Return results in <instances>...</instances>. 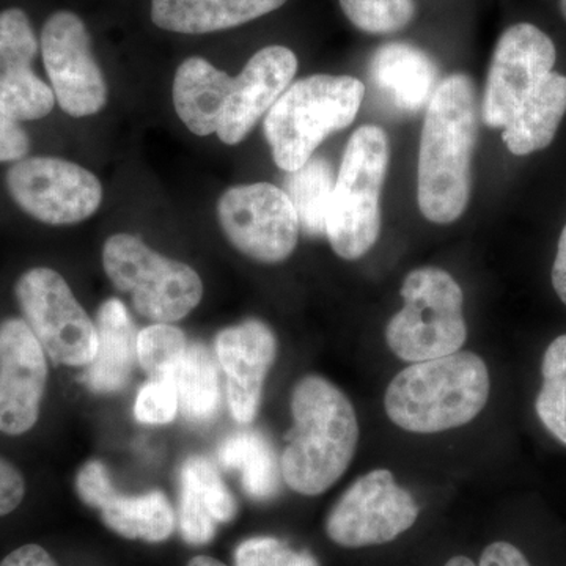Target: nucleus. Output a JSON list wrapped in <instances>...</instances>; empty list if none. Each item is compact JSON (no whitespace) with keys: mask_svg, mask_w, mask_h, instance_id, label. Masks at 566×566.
<instances>
[{"mask_svg":"<svg viewBox=\"0 0 566 566\" xmlns=\"http://www.w3.org/2000/svg\"><path fill=\"white\" fill-rule=\"evenodd\" d=\"M553 40L520 22L502 33L488 73L482 118L504 129L502 140L516 156L545 150L566 114V76L554 71Z\"/></svg>","mask_w":566,"mask_h":566,"instance_id":"f257e3e1","label":"nucleus"},{"mask_svg":"<svg viewBox=\"0 0 566 566\" xmlns=\"http://www.w3.org/2000/svg\"><path fill=\"white\" fill-rule=\"evenodd\" d=\"M476 137L474 82L463 73L447 76L427 104L420 136L417 200L428 221L452 223L468 208Z\"/></svg>","mask_w":566,"mask_h":566,"instance_id":"f03ea898","label":"nucleus"},{"mask_svg":"<svg viewBox=\"0 0 566 566\" xmlns=\"http://www.w3.org/2000/svg\"><path fill=\"white\" fill-rule=\"evenodd\" d=\"M364 93L356 77L333 74H315L290 85L264 118V134L277 167L294 172L331 134L348 128Z\"/></svg>","mask_w":566,"mask_h":566,"instance_id":"39448f33","label":"nucleus"},{"mask_svg":"<svg viewBox=\"0 0 566 566\" xmlns=\"http://www.w3.org/2000/svg\"><path fill=\"white\" fill-rule=\"evenodd\" d=\"M234 566H319L307 551L293 549L274 536H253L234 551Z\"/></svg>","mask_w":566,"mask_h":566,"instance_id":"c756f323","label":"nucleus"},{"mask_svg":"<svg viewBox=\"0 0 566 566\" xmlns=\"http://www.w3.org/2000/svg\"><path fill=\"white\" fill-rule=\"evenodd\" d=\"M419 506L392 472L376 469L353 483L331 510L327 536L338 546L385 545L415 526Z\"/></svg>","mask_w":566,"mask_h":566,"instance_id":"f8f14e48","label":"nucleus"},{"mask_svg":"<svg viewBox=\"0 0 566 566\" xmlns=\"http://www.w3.org/2000/svg\"><path fill=\"white\" fill-rule=\"evenodd\" d=\"M188 566H227L222 562L216 560V558L208 556H197L189 562Z\"/></svg>","mask_w":566,"mask_h":566,"instance_id":"e433bc0d","label":"nucleus"},{"mask_svg":"<svg viewBox=\"0 0 566 566\" xmlns=\"http://www.w3.org/2000/svg\"><path fill=\"white\" fill-rule=\"evenodd\" d=\"M31 140L21 128L20 122L13 120L0 109V163H18L28 155Z\"/></svg>","mask_w":566,"mask_h":566,"instance_id":"2f4dec72","label":"nucleus"},{"mask_svg":"<svg viewBox=\"0 0 566 566\" xmlns=\"http://www.w3.org/2000/svg\"><path fill=\"white\" fill-rule=\"evenodd\" d=\"M542 375L543 386L536 397V415L547 431L566 446V334L547 346Z\"/></svg>","mask_w":566,"mask_h":566,"instance_id":"bb28decb","label":"nucleus"},{"mask_svg":"<svg viewBox=\"0 0 566 566\" xmlns=\"http://www.w3.org/2000/svg\"><path fill=\"white\" fill-rule=\"evenodd\" d=\"M292 412L281 458L283 480L296 493L323 494L352 464L359 441L356 411L337 386L308 375L294 386Z\"/></svg>","mask_w":566,"mask_h":566,"instance_id":"7ed1b4c3","label":"nucleus"},{"mask_svg":"<svg viewBox=\"0 0 566 566\" xmlns=\"http://www.w3.org/2000/svg\"><path fill=\"white\" fill-rule=\"evenodd\" d=\"M188 346L181 329L156 323L137 335V360L151 379H174Z\"/></svg>","mask_w":566,"mask_h":566,"instance_id":"cd10ccee","label":"nucleus"},{"mask_svg":"<svg viewBox=\"0 0 566 566\" xmlns=\"http://www.w3.org/2000/svg\"><path fill=\"white\" fill-rule=\"evenodd\" d=\"M103 266L120 292L132 294L134 308L151 322H180L202 301V279L191 266L153 251L134 234L118 233L106 241Z\"/></svg>","mask_w":566,"mask_h":566,"instance_id":"6e6552de","label":"nucleus"},{"mask_svg":"<svg viewBox=\"0 0 566 566\" xmlns=\"http://www.w3.org/2000/svg\"><path fill=\"white\" fill-rule=\"evenodd\" d=\"M48 381L46 353L24 319L0 323V431L18 436L40 416Z\"/></svg>","mask_w":566,"mask_h":566,"instance_id":"4468645a","label":"nucleus"},{"mask_svg":"<svg viewBox=\"0 0 566 566\" xmlns=\"http://www.w3.org/2000/svg\"><path fill=\"white\" fill-rule=\"evenodd\" d=\"M335 178L331 163L319 156H312L303 167L286 175L283 191L292 200L301 229L311 237H326Z\"/></svg>","mask_w":566,"mask_h":566,"instance_id":"a878e982","label":"nucleus"},{"mask_svg":"<svg viewBox=\"0 0 566 566\" xmlns=\"http://www.w3.org/2000/svg\"><path fill=\"white\" fill-rule=\"evenodd\" d=\"M14 202L36 221L71 226L92 218L102 207V182L80 164L50 156L14 163L7 174Z\"/></svg>","mask_w":566,"mask_h":566,"instance_id":"9b49d317","label":"nucleus"},{"mask_svg":"<svg viewBox=\"0 0 566 566\" xmlns=\"http://www.w3.org/2000/svg\"><path fill=\"white\" fill-rule=\"evenodd\" d=\"M218 218L230 243L256 262H283L300 240V219L292 200L270 182L234 186L223 192Z\"/></svg>","mask_w":566,"mask_h":566,"instance_id":"9d476101","label":"nucleus"},{"mask_svg":"<svg viewBox=\"0 0 566 566\" xmlns=\"http://www.w3.org/2000/svg\"><path fill=\"white\" fill-rule=\"evenodd\" d=\"M17 297L24 322L52 363L84 367L95 359L98 335L61 274L50 268H33L17 283Z\"/></svg>","mask_w":566,"mask_h":566,"instance_id":"1a4fd4ad","label":"nucleus"},{"mask_svg":"<svg viewBox=\"0 0 566 566\" xmlns=\"http://www.w3.org/2000/svg\"><path fill=\"white\" fill-rule=\"evenodd\" d=\"M95 326L98 348L82 381L92 392H120L132 379L139 334L136 333L128 308L117 297L103 303Z\"/></svg>","mask_w":566,"mask_h":566,"instance_id":"aec40b11","label":"nucleus"},{"mask_svg":"<svg viewBox=\"0 0 566 566\" xmlns=\"http://www.w3.org/2000/svg\"><path fill=\"white\" fill-rule=\"evenodd\" d=\"M297 57L285 46H268L256 52L243 71L233 77V87L219 122V139L227 145L243 142L264 114L292 85Z\"/></svg>","mask_w":566,"mask_h":566,"instance_id":"a211bd4d","label":"nucleus"},{"mask_svg":"<svg viewBox=\"0 0 566 566\" xmlns=\"http://www.w3.org/2000/svg\"><path fill=\"white\" fill-rule=\"evenodd\" d=\"M0 566H57V564L43 547L24 545L3 558Z\"/></svg>","mask_w":566,"mask_h":566,"instance_id":"f704fd0d","label":"nucleus"},{"mask_svg":"<svg viewBox=\"0 0 566 566\" xmlns=\"http://www.w3.org/2000/svg\"><path fill=\"white\" fill-rule=\"evenodd\" d=\"M216 356L226 374L227 401L234 419L251 423L259 412L264 379L277 356V338L260 319L227 327L216 337Z\"/></svg>","mask_w":566,"mask_h":566,"instance_id":"dca6fc26","label":"nucleus"},{"mask_svg":"<svg viewBox=\"0 0 566 566\" xmlns=\"http://www.w3.org/2000/svg\"><path fill=\"white\" fill-rule=\"evenodd\" d=\"M180 482L182 538L189 545H207L214 538L218 524L229 523L237 516V499L205 457H189L182 463Z\"/></svg>","mask_w":566,"mask_h":566,"instance_id":"6ab92c4d","label":"nucleus"},{"mask_svg":"<svg viewBox=\"0 0 566 566\" xmlns=\"http://www.w3.org/2000/svg\"><path fill=\"white\" fill-rule=\"evenodd\" d=\"M479 566H531V564L516 546L506 542H495L483 551Z\"/></svg>","mask_w":566,"mask_h":566,"instance_id":"72a5a7b5","label":"nucleus"},{"mask_svg":"<svg viewBox=\"0 0 566 566\" xmlns=\"http://www.w3.org/2000/svg\"><path fill=\"white\" fill-rule=\"evenodd\" d=\"M286 0H151V20L164 31L200 35L238 28L281 9Z\"/></svg>","mask_w":566,"mask_h":566,"instance_id":"4be33fe9","label":"nucleus"},{"mask_svg":"<svg viewBox=\"0 0 566 566\" xmlns=\"http://www.w3.org/2000/svg\"><path fill=\"white\" fill-rule=\"evenodd\" d=\"M25 483L13 464L0 458V516L9 515L24 499Z\"/></svg>","mask_w":566,"mask_h":566,"instance_id":"473e14b6","label":"nucleus"},{"mask_svg":"<svg viewBox=\"0 0 566 566\" xmlns=\"http://www.w3.org/2000/svg\"><path fill=\"white\" fill-rule=\"evenodd\" d=\"M36 54L39 41L28 14L0 11V109L17 122L39 120L54 109V92L32 70Z\"/></svg>","mask_w":566,"mask_h":566,"instance_id":"f3484780","label":"nucleus"},{"mask_svg":"<svg viewBox=\"0 0 566 566\" xmlns=\"http://www.w3.org/2000/svg\"><path fill=\"white\" fill-rule=\"evenodd\" d=\"M178 408L191 422H210L221 406V382L214 357L202 344H189L174 376Z\"/></svg>","mask_w":566,"mask_h":566,"instance_id":"393cba45","label":"nucleus"},{"mask_svg":"<svg viewBox=\"0 0 566 566\" xmlns=\"http://www.w3.org/2000/svg\"><path fill=\"white\" fill-rule=\"evenodd\" d=\"M177 411L178 395L172 378L150 379L142 387L134 405V416L140 423H169Z\"/></svg>","mask_w":566,"mask_h":566,"instance_id":"7c9ffc66","label":"nucleus"},{"mask_svg":"<svg viewBox=\"0 0 566 566\" xmlns=\"http://www.w3.org/2000/svg\"><path fill=\"white\" fill-rule=\"evenodd\" d=\"M371 80L395 109L417 112L430 103L438 88V66L433 59L408 43H387L375 52Z\"/></svg>","mask_w":566,"mask_h":566,"instance_id":"412c9836","label":"nucleus"},{"mask_svg":"<svg viewBox=\"0 0 566 566\" xmlns=\"http://www.w3.org/2000/svg\"><path fill=\"white\" fill-rule=\"evenodd\" d=\"M76 491L82 502L98 510L103 523L123 538L161 543L174 534L175 512L166 494L161 491L140 495L118 493L102 461L92 460L82 465Z\"/></svg>","mask_w":566,"mask_h":566,"instance_id":"2eb2a0df","label":"nucleus"},{"mask_svg":"<svg viewBox=\"0 0 566 566\" xmlns=\"http://www.w3.org/2000/svg\"><path fill=\"white\" fill-rule=\"evenodd\" d=\"M359 31L386 35L405 29L415 18L416 0H338Z\"/></svg>","mask_w":566,"mask_h":566,"instance_id":"c85d7f7f","label":"nucleus"},{"mask_svg":"<svg viewBox=\"0 0 566 566\" xmlns=\"http://www.w3.org/2000/svg\"><path fill=\"white\" fill-rule=\"evenodd\" d=\"M219 463L240 471L245 494L255 501L273 499L281 490V464L273 446L259 431H238L223 439L218 449Z\"/></svg>","mask_w":566,"mask_h":566,"instance_id":"b1692460","label":"nucleus"},{"mask_svg":"<svg viewBox=\"0 0 566 566\" xmlns=\"http://www.w3.org/2000/svg\"><path fill=\"white\" fill-rule=\"evenodd\" d=\"M389 158V140L378 126H363L346 145L326 222L327 240L344 260L360 259L378 241Z\"/></svg>","mask_w":566,"mask_h":566,"instance_id":"423d86ee","label":"nucleus"},{"mask_svg":"<svg viewBox=\"0 0 566 566\" xmlns=\"http://www.w3.org/2000/svg\"><path fill=\"white\" fill-rule=\"evenodd\" d=\"M554 290L566 305V226L558 240L557 255L553 266Z\"/></svg>","mask_w":566,"mask_h":566,"instance_id":"c9c22d12","label":"nucleus"},{"mask_svg":"<svg viewBox=\"0 0 566 566\" xmlns=\"http://www.w3.org/2000/svg\"><path fill=\"white\" fill-rule=\"evenodd\" d=\"M560 11H562V14H564V18L566 20V0H560Z\"/></svg>","mask_w":566,"mask_h":566,"instance_id":"58836bf2","label":"nucleus"},{"mask_svg":"<svg viewBox=\"0 0 566 566\" xmlns=\"http://www.w3.org/2000/svg\"><path fill=\"white\" fill-rule=\"evenodd\" d=\"M482 357L457 352L406 367L387 387V416L411 433H441L474 420L490 397Z\"/></svg>","mask_w":566,"mask_h":566,"instance_id":"20e7f679","label":"nucleus"},{"mask_svg":"<svg viewBox=\"0 0 566 566\" xmlns=\"http://www.w3.org/2000/svg\"><path fill=\"white\" fill-rule=\"evenodd\" d=\"M233 87V77L202 57H191L178 66L174 80V106L178 117L196 136L218 132L223 107Z\"/></svg>","mask_w":566,"mask_h":566,"instance_id":"5701e85b","label":"nucleus"},{"mask_svg":"<svg viewBox=\"0 0 566 566\" xmlns=\"http://www.w3.org/2000/svg\"><path fill=\"white\" fill-rule=\"evenodd\" d=\"M446 566H476L474 562L471 560V558L464 557V556H457L453 558H450L449 562H447Z\"/></svg>","mask_w":566,"mask_h":566,"instance_id":"4c0bfd02","label":"nucleus"},{"mask_svg":"<svg viewBox=\"0 0 566 566\" xmlns=\"http://www.w3.org/2000/svg\"><path fill=\"white\" fill-rule=\"evenodd\" d=\"M41 52L55 102L71 117L98 114L107 103V84L93 57L84 21L71 11H57L44 22Z\"/></svg>","mask_w":566,"mask_h":566,"instance_id":"ddd939ff","label":"nucleus"},{"mask_svg":"<svg viewBox=\"0 0 566 566\" xmlns=\"http://www.w3.org/2000/svg\"><path fill=\"white\" fill-rule=\"evenodd\" d=\"M403 308L386 327V342L406 363H423L460 352L468 338L463 290L439 268H420L406 275Z\"/></svg>","mask_w":566,"mask_h":566,"instance_id":"0eeeda50","label":"nucleus"}]
</instances>
